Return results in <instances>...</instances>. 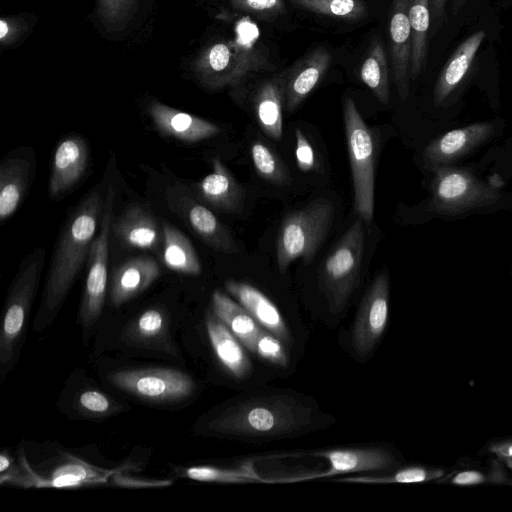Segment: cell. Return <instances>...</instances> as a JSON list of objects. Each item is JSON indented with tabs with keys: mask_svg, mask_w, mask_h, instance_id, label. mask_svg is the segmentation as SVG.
I'll return each mask as SVG.
<instances>
[{
	"mask_svg": "<svg viewBox=\"0 0 512 512\" xmlns=\"http://www.w3.org/2000/svg\"><path fill=\"white\" fill-rule=\"evenodd\" d=\"M103 207L100 193L92 192L74 210L62 230L44 287L43 304L47 318L58 312L89 256Z\"/></svg>",
	"mask_w": 512,
	"mask_h": 512,
	"instance_id": "cell-1",
	"label": "cell"
},
{
	"mask_svg": "<svg viewBox=\"0 0 512 512\" xmlns=\"http://www.w3.org/2000/svg\"><path fill=\"white\" fill-rule=\"evenodd\" d=\"M308 406L287 395L250 399L230 407L209 422L217 434L278 437L300 431L311 421Z\"/></svg>",
	"mask_w": 512,
	"mask_h": 512,
	"instance_id": "cell-2",
	"label": "cell"
},
{
	"mask_svg": "<svg viewBox=\"0 0 512 512\" xmlns=\"http://www.w3.org/2000/svg\"><path fill=\"white\" fill-rule=\"evenodd\" d=\"M334 217V204L326 198L311 201L287 214L276 240V263L281 273L298 258L310 264L325 240Z\"/></svg>",
	"mask_w": 512,
	"mask_h": 512,
	"instance_id": "cell-3",
	"label": "cell"
},
{
	"mask_svg": "<svg viewBox=\"0 0 512 512\" xmlns=\"http://www.w3.org/2000/svg\"><path fill=\"white\" fill-rule=\"evenodd\" d=\"M343 120L354 189V208L369 224L374 213L375 143L371 130L351 97L343 101Z\"/></svg>",
	"mask_w": 512,
	"mask_h": 512,
	"instance_id": "cell-4",
	"label": "cell"
},
{
	"mask_svg": "<svg viewBox=\"0 0 512 512\" xmlns=\"http://www.w3.org/2000/svg\"><path fill=\"white\" fill-rule=\"evenodd\" d=\"M356 219L320 267V283L331 312L343 310L358 285L364 254V227Z\"/></svg>",
	"mask_w": 512,
	"mask_h": 512,
	"instance_id": "cell-5",
	"label": "cell"
},
{
	"mask_svg": "<svg viewBox=\"0 0 512 512\" xmlns=\"http://www.w3.org/2000/svg\"><path fill=\"white\" fill-rule=\"evenodd\" d=\"M43 263L44 250L39 248L23 262L9 291L0 332L2 378L8 372L21 342Z\"/></svg>",
	"mask_w": 512,
	"mask_h": 512,
	"instance_id": "cell-6",
	"label": "cell"
},
{
	"mask_svg": "<svg viewBox=\"0 0 512 512\" xmlns=\"http://www.w3.org/2000/svg\"><path fill=\"white\" fill-rule=\"evenodd\" d=\"M107 378L114 387L157 403L186 399L196 388L188 374L168 367L117 370Z\"/></svg>",
	"mask_w": 512,
	"mask_h": 512,
	"instance_id": "cell-7",
	"label": "cell"
},
{
	"mask_svg": "<svg viewBox=\"0 0 512 512\" xmlns=\"http://www.w3.org/2000/svg\"><path fill=\"white\" fill-rule=\"evenodd\" d=\"M114 198L115 190L110 185L104 200L100 231L92 242L88 256V272L79 310V319L85 328H90L99 319L104 306Z\"/></svg>",
	"mask_w": 512,
	"mask_h": 512,
	"instance_id": "cell-8",
	"label": "cell"
},
{
	"mask_svg": "<svg viewBox=\"0 0 512 512\" xmlns=\"http://www.w3.org/2000/svg\"><path fill=\"white\" fill-rule=\"evenodd\" d=\"M389 280L378 274L364 295L352 330V345L360 356L374 348L386 328L388 318Z\"/></svg>",
	"mask_w": 512,
	"mask_h": 512,
	"instance_id": "cell-9",
	"label": "cell"
},
{
	"mask_svg": "<svg viewBox=\"0 0 512 512\" xmlns=\"http://www.w3.org/2000/svg\"><path fill=\"white\" fill-rule=\"evenodd\" d=\"M166 198L175 213L185 220L208 246L226 254L238 251L230 231L206 206L177 188H170Z\"/></svg>",
	"mask_w": 512,
	"mask_h": 512,
	"instance_id": "cell-10",
	"label": "cell"
},
{
	"mask_svg": "<svg viewBox=\"0 0 512 512\" xmlns=\"http://www.w3.org/2000/svg\"><path fill=\"white\" fill-rule=\"evenodd\" d=\"M313 454L328 460L330 469L327 472L286 478L283 482L329 477L340 473L384 471L394 465L393 455L380 447L329 449Z\"/></svg>",
	"mask_w": 512,
	"mask_h": 512,
	"instance_id": "cell-11",
	"label": "cell"
},
{
	"mask_svg": "<svg viewBox=\"0 0 512 512\" xmlns=\"http://www.w3.org/2000/svg\"><path fill=\"white\" fill-rule=\"evenodd\" d=\"M411 0H394L389 23L390 56L393 80L401 99L408 95L412 30L409 20Z\"/></svg>",
	"mask_w": 512,
	"mask_h": 512,
	"instance_id": "cell-12",
	"label": "cell"
},
{
	"mask_svg": "<svg viewBox=\"0 0 512 512\" xmlns=\"http://www.w3.org/2000/svg\"><path fill=\"white\" fill-rule=\"evenodd\" d=\"M88 156L87 144L79 136H69L59 142L54 152L49 181L52 198L65 194L82 178Z\"/></svg>",
	"mask_w": 512,
	"mask_h": 512,
	"instance_id": "cell-13",
	"label": "cell"
},
{
	"mask_svg": "<svg viewBox=\"0 0 512 512\" xmlns=\"http://www.w3.org/2000/svg\"><path fill=\"white\" fill-rule=\"evenodd\" d=\"M331 61L328 50L317 47L302 57L285 77V108L294 111L326 74Z\"/></svg>",
	"mask_w": 512,
	"mask_h": 512,
	"instance_id": "cell-14",
	"label": "cell"
},
{
	"mask_svg": "<svg viewBox=\"0 0 512 512\" xmlns=\"http://www.w3.org/2000/svg\"><path fill=\"white\" fill-rule=\"evenodd\" d=\"M161 274L158 263L151 257L128 259L114 272L110 288V303L118 307L146 290Z\"/></svg>",
	"mask_w": 512,
	"mask_h": 512,
	"instance_id": "cell-15",
	"label": "cell"
},
{
	"mask_svg": "<svg viewBox=\"0 0 512 512\" xmlns=\"http://www.w3.org/2000/svg\"><path fill=\"white\" fill-rule=\"evenodd\" d=\"M225 289L263 329L282 341L289 340V331L280 311L259 289L246 282L233 279L225 282Z\"/></svg>",
	"mask_w": 512,
	"mask_h": 512,
	"instance_id": "cell-16",
	"label": "cell"
},
{
	"mask_svg": "<svg viewBox=\"0 0 512 512\" xmlns=\"http://www.w3.org/2000/svg\"><path fill=\"white\" fill-rule=\"evenodd\" d=\"M119 470L102 469L89 464L72 455L65 460L46 478L34 471L33 487L35 488H76L112 482L113 475Z\"/></svg>",
	"mask_w": 512,
	"mask_h": 512,
	"instance_id": "cell-17",
	"label": "cell"
},
{
	"mask_svg": "<svg viewBox=\"0 0 512 512\" xmlns=\"http://www.w3.org/2000/svg\"><path fill=\"white\" fill-rule=\"evenodd\" d=\"M205 323L211 347L219 363L234 378L247 377L252 371V364L243 344L213 312L207 313Z\"/></svg>",
	"mask_w": 512,
	"mask_h": 512,
	"instance_id": "cell-18",
	"label": "cell"
},
{
	"mask_svg": "<svg viewBox=\"0 0 512 512\" xmlns=\"http://www.w3.org/2000/svg\"><path fill=\"white\" fill-rule=\"evenodd\" d=\"M112 228L118 239L130 247L157 251L163 245V232L155 218L139 205L127 207Z\"/></svg>",
	"mask_w": 512,
	"mask_h": 512,
	"instance_id": "cell-19",
	"label": "cell"
},
{
	"mask_svg": "<svg viewBox=\"0 0 512 512\" xmlns=\"http://www.w3.org/2000/svg\"><path fill=\"white\" fill-rule=\"evenodd\" d=\"M197 191L215 209L235 213L242 207L243 189L218 158L213 159L212 172L198 183Z\"/></svg>",
	"mask_w": 512,
	"mask_h": 512,
	"instance_id": "cell-20",
	"label": "cell"
},
{
	"mask_svg": "<svg viewBox=\"0 0 512 512\" xmlns=\"http://www.w3.org/2000/svg\"><path fill=\"white\" fill-rule=\"evenodd\" d=\"M130 345L174 353L169 331V320L160 308H149L131 321L123 332Z\"/></svg>",
	"mask_w": 512,
	"mask_h": 512,
	"instance_id": "cell-21",
	"label": "cell"
},
{
	"mask_svg": "<svg viewBox=\"0 0 512 512\" xmlns=\"http://www.w3.org/2000/svg\"><path fill=\"white\" fill-rule=\"evenodd\" d=\"M151 116L161 134L186 143H196L220 132V128L209 121L160 105L152 108Z\"/></svg>",
	"mask_w": 512,
	"mask_h": 512,
	"instance_id": "cell-22",
	"label": "cell"
},
{
	"mask_svg": "<svg viewBox=\"0 0 512 512\" xmlns=\"http://www.w3.org/2000/svg\"><path fill=\"white\" fill-rule=\"evenodd\" d=\"M486 33L478 30L462 41L448 58L437 79L435 98L441 102L463 81L472 67Z\"/></svg>",
	"mask_w": 512,
	"mask_h": 512,
	"instance_id": "cell-23",
	"label": "cell"
},
{
	"mask_svg": "<svg viewBox=\"0 0 512 512\" xmlns=\"http://www.w3.org/2000/svg\"><path fill=\"white\" fill-rule=\"evenodd\" d=\"M283 104H285V78L263 82L254 98L258 124L265 135L279 140L283 134Z\"/></svg>",
	"mask_w": 512,
	"mask_h": 512,
	"instance_id": "cell-24",
	"label": "cell"
},
{
	"mask_svg": "<svg viewBox=\"0 0 512 512\" xmlns=\"http://www.w3.org/2000/svg\"><path fill=\"white\" fill-rule=\"evenodd\" d=\"M212 312L228 327L233 335L250 352L255 353L257 337L261 326L238 302H235L220 290L211 297Z\"/></svg>",
	"mask_w": 512,
	"mask_h": 512,
	"instance_id": "cell-25",
	"label": "cell"
},
{
	"mask_svg": "<svg viewBox=\"0 0 512 512\" xmlns=\"http://www.w3.org/2000/svg\"><path fill=\"white\" fill-rule=\"evenodd\" d=\"M30 164L20 157L4 160L0 166V219L9 218L20 205L26 192Z\"/></svg>",
	"mask_w": 512,
	"mask_h": 512,
	"instance_id": "cell-26",
	"label": "cell"
},
{
	"mask_svg": "<svg viewBox=\"0 0 512 512\" xmlns=\"http://www.w3.org/2000/svg\"><path fill=\"white\" fill-rule=\"evenodd\" d=\"M162 258L171 270L198 275L201 272L200 259L190 240L173 225L163 222Z\"/></svg>",
	"mask_w": 512,
	"mask_h": 512,
	"instance_id": "cell-27",
	"label": "cell"
},
{
	"mask_svg": "<svg viewBox=\"0 0 512 512\" xmlns=\"http://www.w3.org/2000/svg\"><path fill=\"white\" fill-rule=\"evenodd\" d=\"M430 0H411L409 20L412 30L410 78L416 79L427 62L428 32L430 26Z\"/></svg>",
	"mask_w": 512,
	"mask_h": 512,
	"instance_id": "cell-28",
	"label": "cell"
},
{
	"mask_svg": "<svg viewBox=\"0 0 512 512\" xmlns=\"http://www.w3.org/2000/svg\"><path fill=\"white\" fill-rule=\"evenodd\" d=\"M360 77L381 103L389 101V65L381 39L371 42L360 69Z\"/></svg>",
	"mask_w": 512,
	"mask_h": 512,
	"instance_id": "cell-29",
	"label": "cell"
},
{
	"mask_svg": "<svg viewBox=\"0 0 512 512\" xmlns=\"http://www.w3.org/2000/svg\"><path fill=\"white\" fill-rule=\"evenodd\" d=\"M294 5L320 15L344 20H358L367 15L361 0H289Z\"/></svg>",
	"mask_w": 512,
	"mask_h": 512,
	"instance_id": "cell-30",
	"label": "cell"
},
{
	"mask_svg": "<svg viewBox=\"0 0 512 512\" xmlns=\"http://www.w3.org/2000/svg\"><path fill=\"white\" fill-rule=\"evenodd\" d=\"M253 165L266 181L276 185H287L290 177L280 158L266 144L255 141L250 148Z\"/></svg>",
	"mask_w": 512,
	"mask_h": 512,
	"instance_id": "cell-31",
	"label": "cell"
},
{
	"mask_svg": "<svg viewBox=\"0 0 512 512\" xmlns=\"http://www.w3.org/2000/svg\"><path fill=\"white\" fill-rule=\"evenodd\" d=\"M185 475L195 481L216 483H248L261 478L248 466L223 469L212 466H194L185 470Z\"/></svg>",
	"mask_w": 512,
	"mask_h": 512,
	"instance_id": "cell-32",
	"label": "cell"
},
{
	"mask_svg": "<svg viewBox=\"0 0 512 512\" xmlns=\"http://www.w3.org/2000/svg\"><path fill=\"white\" fill-rule=\"evenodd\" d=\"M80 413L90 417H105L116 412L118 405L105 393L96 389L83 391L76 401Z\"/></svg>",
	"mask_w": 512,
	"mask_h": 512,
	"instance_id": "cell-33",
	"label": "cell"
},
{
	"mask_svg": "<svg viewBox=\"0 0 512 512\" xmlns=\"http://www.w3.org/2000/svg\"><path fill=\"white\" fill-rule=\"evenodd\" d=\"M255 354L276 366L286 367L288 364V354L282 340L265 329L257 337Z\"/></svg>",
	"mask_w": 512,
	"mask_h": 512,
	"instance_id": "cell-34",
	"label": "cell"
},
{
	"mask_svg": "<svg viewBox=\"0 0 512 512\" xmlns=\"http://www.w3.org/2000/svg\"><path fill=\"white\" fill-rule=\"evenodd\" d=\"M426 477V471L421 468H407L388 476H355L341 478L338 481L370 484L414 483L424 481Z\"/></svg>",
	"mask_w": 512,
	"mask_h": 512,
	"instance_id": "cell-35",
	"label": "cell"
},
{
	"mask_svg": "<svg viewBox=\"0 0 512 512\" xmlns=\"http://www.w3.org/2000/svg\"><path fill=\"white\" fill-rule=\"evenodd\" d=\"M295 139V158L297 167L303 172L313 170L316 165L315 153L309 140L299 128L295 129Z\"/></svg>",
	"mask_w": 512,
	"mask_h": 512,
	"instance_id": "cell-36",
	"label": "cell"
},
{
	"mask_svg": "<svg viewBox=\"0 0 512 512\" xmlns=\"http://www.w3.org/2000/svg\"><path fill=\"white\" fill-rule=\"evenodd\" d=\"M468 186L466 178L459 173L447 175L438 186V195L442 199H455L465 193Z\"/></svg>",
	"mask_w": 512,
	"mask_h": 512,
	"instance_id": "cell-37",
	"label": "cell"
},
{
	"mask_svg": "<svg viewBox=\"0 0 512 512\" xmlns=\"http://www.w3.org/2000/svg\"><path fill=\"white\" fill-rule=\"evenodd\" d=\"M236 4L247 11L261 14L277 13L283 9L281 0H235Z\"/></svg>",
	"mask_w": 512,
	"mask_h": 512,
	"instance_id": "cell-38",
	"label": "cell"
},
{
	"mask_svg": "<svg viewBox=\"0 0 512 512\" xmlns=\"http://www.w3.org/2000/svg\"><path fill=\"white\" fill-rule=\"evenodd\" d=\"M467 135L464 130H452L446 133L438 144L442 154L451 155L459 151L466 143Z\"/></svg>",
	"mask_w": 512,
	"mask_h": 512,
	"instance_id": "cell-39",
	"label": "cell"
},
{
	"mask_svg": "<svg viewBox=\"0 0 512 512\" xmlns=\"http://www.w3.org/2000/svg\"><path fill=\"white\" fill-rule=\"evenodd\" d=\"M172 482L167 480H143L138 478H133L130 476H124L120 473L116 472L113 475L111 484L115 486L121 487H129V488H143V487H159V486H167Z\"/></svg>",
	"mask_w": 512,
	"mask_h": 512,
	"instance_id": "cell-40",
	"label": "cell"
},
{
	"mask_svg": "<svg viewBox=\"0 0 512 512\" xmlns=\"http://www.w3.org/2000/svg\"><path fill=\"white\" fill-rule=\"evenodd\" d=\"M229 46L225 43L214 45L209 52V65L214 72L225 73L228 66Z\"/></svg>",
	"mask_w": 512,
	"mask_h": 512,
	"instance_id": "cell-41",
	"label": "cell"
},
{
	"mask_svg": "<svg viewBox=\"0 0 512 512\" xmlns=\"http://www.w3.org/2000/svg\"><path fill=\"white\" fill-rule=\"evenodd\" d=\"M447 1L448 0H430L431 15L437 22H441L445 17Z\"/></svg>",
	"mask_w": 512,
	"mask_h": 512,
	"instance_id": "cell-42",
	"label": "cell"
},
{
	"mask_svg": "<svg viewBox=\"0 0 512 512\" xmlns=\"http://www.w3.org/2000/svg\"><path fill=\"white\" fill-rule=\"evenodd\" d=\"M482 480V476L476 472H463L457 475L454 479L455 483L458 484H473L478 483Z\"/></svg>",
	"mask_w": 512,
	"mask_h": 512,
	"instance_id": "cell-43",
	"label": "cell"
},
{
	"mask_svg": "<svg viewBox=\"0 0 512 512\" xmlns=\"http://www.w3.org/2000/svg\"><path fill=\"white\" fill-rule=\"evenodd\" d=\"M12 465L11 458L6 453L0 455V472L7 470Z\"/></svg>",
	"mask_w": 512,
	"mask_h": 512,
	"instance_id": "cell-44",
	"label": "cell"
},
{
	"mask_svg": "<svg viewBox=\"0 0 512 512\" xmlns=\"http://www.w3.org/2000/svg\"><path fill=\"white\" fill-rule=\"evenodd\" d=\"M467 1L468 0H451L452 13L456 15L467 3Z\"/></svg>",
	"mask_w": 512,
	"mask_h": 512,
	"instance_id": "cell-45",
	"label": "cell"
},
{
	"mask_svg": "<svg viewBox=\"0 0 512 512\" xmlns=\"http://www.w3.org/2000/svg\"><path fill=\"white\" fill-rule=\"evenodd\" d=\"M8 32V26L4 21H0V38H4Z\"/></svg>",
	"mask_w": 512,
	"mask_h": 512,
	"instance_id": "cell-46",
	"label": "cell"
},
{
	"mask_svg": "<svg viewBox=\"0 0 512 512\" xmlns=\"http://www.w3.org/2000/svg\"><path fill=\"white\" fill-rule=\"evenodd\" d=\"M509 454L512 456V446L509 448Z\"/></svg>",
	"mask_w": 512,
	"mask_h": 512,
	"instance_id": "cell-47",
	"label": "cell"
}]
</instances>
